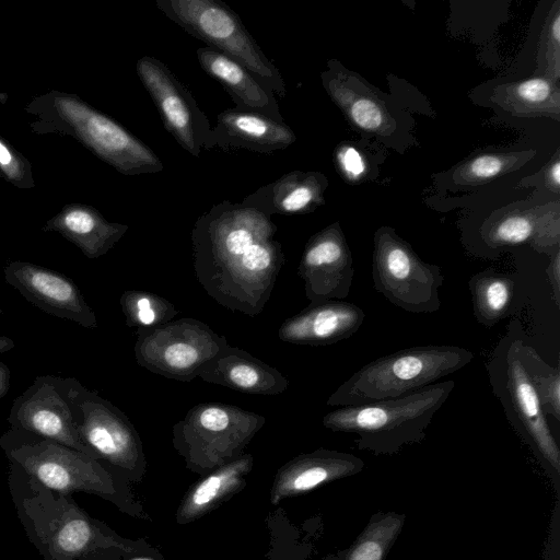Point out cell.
I'll return each mask as SVG.
<instances>
[{
  "mask_svg": "<svg viewBox=\"0 0 560 560\" xmlns=\"http://www.w3.org/2000/svg\"><path fill=\"white\" fill-rule=\"evenodd\" d=\"M271 217L224 200L201 214L191 231L196 278L223 307L249 316L268 303L285 262Z\"/></svg>",
  "mask_w": 560,
  "mask_h": 560,
  "instance_id": "1",
  "label": "cell"
},
{
  "mask_svg": "<svg viewBox=\"0 0 560 560\" xmlns=\"http://www.w3.org/2000/svg\"><path fill=\"white\" fill-rule=\"evenodd\" d=\"M8 487L18 518L43 560H80L105 550L160 556L145 541L119 536L90 516L71 495L46 488L12 463Z\"/></svg>",
  "mask_w": 560,
  "mask_h": 560,
  "instance_id": "2",
  "label": "cell"
},
{
  "mask_svg": "<svg viewBox=\"0 0 560 560\" xmlns=\"http://www.w3.org/2000/svg\"><path fill=\"white\" fill-rule=\"evenodd\" d=\"M0 447L9 463L55 492L63 495L74 492L95 494L130 516L149 520L129 481L82 452L11 428L1 435Z\"/></svg>",
  "mask_w": 560,
  "mask_h": 560,
  "instance_id": "3",
  "label": "cell"
},
{
  "mask_svg": "<svg viewBox=\"0 0 560 560\" xmlns=\"http://www.w3.org/2000/svg\"><path fill=\"white\" fill-rule=\"evenodd\" d=\"M474 353L452 345L415 346L377 358L346 380L328 397L330 407L397 398L457 372Z\"/></svg>",
  "mask_w": 560,
  "mask_h": 560,
  "instance_id": "4",
  "label": "cell"
},
{
  "mask_svg": "<svg viewBox=\"0 0 560 560\" xmlns=\"http://www.w3.org/2000/svg\"><path fill=\"white\" fill-rule=\"evenodd\" d=\"M454 387L455 382L446 380L401 397L339 407L326 413L322 423L334 432L357 434L361 448L395 452L404 444L423 439Z\"/></svg>",
  "mask_w": 560,
  "mask_h": 560,
  "instance_id": "5",
  "label": "cell"
},
{
  "mask_svg": "<svg viewBox=\"0 0 560 560\" xmlns=\"http://www.w3.org/2000/svg\"><path fill=\"white\" fill-rule=\"evenodd\" d=\"M158 9L190 35L244 67L272 95L287 86L240 16L219 0H156Z\"/></svg>",
  "mask_w": 560,
  "mask_h": 560,
  "instance_id": "6",
  "label": "cell"
},
{
  "mask_svg": "<svg viewBox=\"0 0 560 560\" xmlns=\"http://www.w3.org/2000/svg\"><path fill=\"white\" fill-rule=\"evenodd\" d=\"M265 422L234 405L201 402L173 425L172 443L187 468L208 474L241 456Z\"/></svg>",
  "mask_w": 560,
  "mask_h": 560,
  "instance_id": "7",
  "label": "cell"
},
{
  "mask_svg": "<svg viewBox=\"0 0 560 560\" xmlns=\"http://www.w3.org/2000/svg\"><path fill=\"white\" fill-rule=\"evenodd\" d=\"M521 326L512 322L487 363L489 382L506 419L535 451L560 471V451L538 395L523 363Z\"/></svg>",
  "mask_w": 560,
  "mask_h": 560,
  "instance_id": "8",
  "label": "cell"
},
{
  "mask_svg": "<svg viewBox=\"0 0 560 560\" xmlns=\"http://www.w3.org/2000/svg\"><path fill=\"white\" fill-rule=\"evenodd\" d=\"M71 397L80 440L89 455L128 481L140 482L147 471V458L140 435L127 415L74 377Z\"/></svg>",
  "mask_w": 560,
  "mask_h": 560,
  "instance_id": "9",
  "label": "cell"
},
{
  "mask_svg": "<svg viewBox=\"0 0 560 560\" xmlns=\"http://www.w3.org/2000/svg\"><path fill=\"white\" fill-rule=\"evenodd\" d=\"M372 280L378 293L406 312L427 314L441 307V268L423 261L389 226L374 234Z\"/></svg>",
  "mask_w": 560,
  "mask_h": 560,
  "instance_id": "10",
  "label": "cell"
},
{
  "mask_svg": "<svg viewBox=\"0 0 560 560\" xmlns=\"http://www.w3.org/2000/svg\"><path fill=\"white\" fill-rule=\"evenodd\" d=\"M136 336L137 363L154 374L179 382L196 378L200 368L228 345L224 336L190 317L138 329Z\"/></svg>",
  "mask_w": 560,
  "mask_h": 560,
  "instance_id": "11",
  "label": "cell"
},
{
  "mask_svg": "<svg viewBox=\"0 0 560 560\" xmlns=\"http://www.w3.org/2000/svg\"><path fill=\"white\" fill-rule=\"evenodd\" d=\"M8 422L11 429L56 441L89 455L77 428L71 377L36 376L13 400Z\"/></svg>",
  "mask_w": 560,
  "mask_h": 560,
  "instance_id": "12",
  "label": "cell"
},
{
  "mask_svg": "<svg viewBox=\"0 0 560 560\" xmlns=\"http://www.w3.org/2000/svg\"><path fill=\"white\" fill-rule=\"evenodd\" d=\"M136 70L164 128L185 151L198 158L201 150L208 149L211 126L189 90L154 57H141Z\"/></svg>",
  "mask_w": 560,
  "mask_h": 560,
  "instance_id": "13",
  "label": "cell"
},
{
  "mask_svg": "<svg viewBox=\"0 0 560 560\" xmlns=\"http://www.w3.org/2000/svg\"><path fill=\"white\" fill-rule=\"evenodd\" d=\"M298 273L311 303L343 300L349 295L354 276L353 259L339 222L307 241Z\"/></svg>",
  "mask_w": 560,
  "mask_h": 560,
  "instance_id": "14",
  "label": "cell"
},
{
  "mask_svg": "<svg viewBox=\"0 0 560 560\" xmlns=\"http://www.w3.org/2000/svg\"><path fill=\"white\" fill-rule=\"evenodd\" d=\"M3 273L7 283L40 311L84 328L98 327L95 312L66 275L27 261H11Z\"/></svg>",
  "mask_w": 560,
  "mask_h": 560,
  "instance_id": "15",
  "label": "cell"
},
{
  "mask_svg": "<svg viewBox=\"0 0 560 560\" xmlns=\"http://www.w3.org/2000/svg\"><path fill=\"white\" fill-rule=\"evenodd\" d=\"M480 238L489 249L528 245L551 256L560 249V202L497 210L482 223Z\"/></svg>",
  "mask_w": 560,
  "mask_h": 560,
  "instance_id": "16",
  "label": "cell"
},
{
  "mask_svg": "<svg viewBox=\"0 0 560 560\" xmlns=\"http://www.w3.org/2000/svg\"><path fill=\"white\" fill-rule=\"evenodd\" d=\"M62 108L84 140L119 172L142 175L163 170V163L147 144L108 117L66 101Z\"/></svg>",
  "mask_w": 560,
  "mask_h": 560,
  "instance_id": "17",
  "label": "cell"
},
{
  "mask_svg": "<svg viewBox=\"0 0 560 560\" xmlns=\"http://www.w3.org/2000/svg\"><path fill=\"white\" fill-rule=\"evenodd\" d=\"M364 318L363 310L350 302H314L287 318L279 327L278 338L298 346H328L354 335Z\"/></svg>",
  "mask_w": 560,
  "mask_h": 560,
  "instance_id": "18",
  "label": "cell"
},
{
  "mask_svg": "<svg viewBox=\"0 0 560 560\" xmlns=\"http://www.w3.org/2000/svg\"><path fill=\"white\" fill-rule=\"evenodd\" d=\"M322 73L323 85L351 125L372 135L386 136L395 129V120L385 103L357 74L329 60Z\"/></svg>",
  "mask_w": 560,
  "mask_h": 560,
  "instance_id": "19",
  "label": "cell"
},
{
  "mask_svg": "<svg viewBox=\"0 0 560 560\" xmlns=\"http://www.w3.org/2000/svg\"><path fill=\"white\" fill-rule=\"evenodd\" d=\"M295 140L293 130L285 122L262 114L230 108L218 115L217 124L211 128L208 149L271 153L287 149Z\"/></svg>",
  "mask_w": 560,
  "mask_h": 560,
  "instance_id": "20",
  "label": "cell"
},
{
  "mask_svg": "<svg viewBox=\"0 0 560 560\" xmlns=\"http://www.w3.org/2000/svg\"><path fill=\"white\" fill-rule=\"evenodd\" d=\"M198 377L252 395H278L289 386L288 378L280 371L229 343L200 368Z\"/></svg>",
  "mask_w": 560,
  "mask_h": 560,
  "instance_id": "21",
  "label": "cell"
},
{
  "mask_svg": "<svg viewBox=\"0 0 560 560\" xmlns=\"http://www.w3.org/2000/svg\"><path fill=\"white\" fill-rule=\"evenodd\" d=\"M362 466L351 454L317 450L301 454L285 463L277 471L270 492V501H280L308 492L318 486L349 476Z\"/></svg>",
  "mask_w": 560,
  "mask_h": 560,
  "instance_id": "22",
  "label": "cell"
},
{
  "mask_svg": "<svg viewBox=\"0 0 560 560\" xmlns=\"http://www.w3.org/2000/svg\"><path fill=\"white\" fill-rule=\"evenodd\" d=\"M328 186L319 172H290L276 182L264 185L246 196L242 205L253 207L265 214H304L313 212L325 202Z\"/></svg>",
  "mask_w": 560,
  "mask_h": 560,
  "instance_id": "23",
  "label": "cell"
},
{
  "mask_svg": "<svg viewBox=\"0 0 560 560\" xmlns=\"http://www.w3.org/2000/svg\"><path fill=\"white\" fill-rule=\"evenodd\" d=\"M197 59L203 71L231 95L236 108L284 122L276 96L240 63L210 47L198 48Z\"/></svg>",
  "mask_w": 560,
  "mask_h": 560,
  "instance_id": "24",
  "label": "cell"
},
{
  "mask_svg": "<svg viewBox=\"0 0 560 560\" xmlns=\"http://www.w3.org/2000/svg\"><path fill=\"white\" fill-rule=\"evenodd\" d=\"M254 458L242 454L232 462L206 474L183 498L176 521L185 525L209 513L246 485V476L252 471Z\"/></svg>",
  "mask_w": 560,
  "mask_h": 560,
  "instance_id": "25",
  "label": "cell"
},
{
  "mask_svg": "<svg viewBox=\"0 0 560 560\" xmlns=\"http://www.w3.org/2000/svg\"><path fill=\"white\" fill-rule=\"evenodd\" d=\"M492 101L515 116L560 120L559 83L542 75L501 84L493 90Z\"/></svg>",
  "mask_w": 560,
  "mask_h": 560,
  "instance_id": "26",
  "label": "cell"
},
{
  "mask_svg": "<svg viewBox=\"0 0 560 560\" xmlns=\"http://www.w3.org/2000/svg\"><path fill=\"white\" fill-rule=\"evenodd\" d=\"M468 288L476 320L492 328L516 310L518 283L512 275L489 268L470 277Z\"/></svg>",
  "mask_w": 560,
  "mask_h": 560,
  "instance_id": "27",
  "label": "cell"
},
{
  "mask_svg": "<svg viewBox=\"0 0 560 560\" xmlns=\"http://www.w3.org/2000/svg\"><path fill=\"white\" fill-rule=\"evenodd\" d=\"M56 229L74 242L88 258L94 259L106 254L128 226L108 223L90 210L74 209L62 217Z\"/></svg>",
  "mask_w": 560,
  "mask_h": 560,
  "instance_id": "28",
  "label": "cell"
},
{
  "mask_svg": "<svg viewBox=\"0 0 560 560\" xmlns=\"http://www.w3.org/2000/svg\"><path fill=\"white\" fill-rule=\"evenodd\" d=\"M534 151L485 152L457 165L452 174L455 184L478 186L520 168L529 161Z\"/></svg>",
  "mask_w": 560,
  "mask_h": 560,
  "instance_id": "29",
  "label": "cell"
},
{
  "mask_svg": "<svg viewBox=\"0 0 560 560\" xmlns=\"http://www.w3.org/2000/svg\"><path fill=\"white\" fill-rule=\"evenodd\" d=\"M119 304L130 328L145 329L172 320L178 310L167 299L149 291L127 290Z\"/></svg>",
  "mask_w": 560,
  "mask_h": 560,
  "instance_id": "30",
  "label": "cell"
},
{
  "mask_svg": "<svg viewBox=\"0 0 560 560\" xmlns=\"http://www.w3.org/2000/svg\"><path fill=\"white\" fill-rule=\"evenodd\" d=\"M521 353L523 363L530 376L546 416L560 420V372L557 368L545 362L538 352L522 342Z\"/></svg>",
  "mask_w": 560,
  "mask_h": 560,
  "instance_id": "31",
  "label": "cell"
},
{
  "mask_svg": "<svg viewBox=\"0 0 560 560\" xmlns=\"http://www.w3.org/2000/svg\"><path fill=\"white\" fill-rule=\"evenodd\" d=\"M537 75L557 83L560 80V1H555L548 12L537 46Z\"/></svg>",
  "mask_w": 560,
  "mask_h": 560,
  "instance_id": "32",
  "label": "cell"
},
{
  "mask_svg": "<svg viewBox=\"0 0 560 560\" xmlns=\"http://www.w3.org/2000/svg\"><path fill=\"white\" fill-rule=\"evenodd\" d=\"M400 527V517L390 515L380 518L366 529L346 560H383Z\"/></svg>",
  "mask_w": 560,
  "mask_h": 560,
  "instance_id": "33",
  "label": "cell"
},
{
  "mask_svg": "<svg viewBox=\"0 0 560 560\" xmlns=\"http://www.w3.org/2000/svg\"><path fill=\"white\" fill-rule=\"evenodd\" d=\"M335 160L340 174L349 182H359L366 174L364 156L351 144L343 143L336 148Z\"/></svg>",
  "mask_w": 560,
  "mask_h": 560,
  "instance_id": "34",
  "label": "cell"
},
{
  "mask_svg": "<svg viewBox=\"0 0 560 560\" xmlns=\"http://www.w3.org/2000/svg\"><path fill=\"white\" fill-rule=\"evenodd\" d=\"M520 186H537L556 195L560 194V153L553 156L535 175L524 178Z\"/></svg>",
  "mask_w": 560,
  "mask_h": 560,
  "instance_id": "35",
  "label": "cell"
},
{
  "mask_svg": "<svg viewBox=\"0 0 560 560\" xmlns=\"http://www.w3.org/2000/svg\"><path fill=\"white\" fill-rule=\"evenodd\" d=\"M549 282L551 285L552 298L556 306L560 307V249L551 255V260L547 269Z\"/></svg>",
  "mask_w": 560,
  "mask_h": 560,
  "instance_id": "36",
  "label": "cell"
},
{
  "mask_svg": "<svg viewBox=\"0 0 560 560\" xmlns=\"http://www.w3.org/2000/svg\"><path fill=\"white\" fill-rule=\"evenodd\" d=\"M11 387V371L0 361V399L3 398Z\"/></svg>",
  "mask_w": 560,
  "mask_h": 560,
  "instance_id": "37",
  "label": "cell"
},
{
  "mask_svg": "<svg viewBox=\"0 0 560 560\" xmlns=\"http://www.w3.org/2000/svg\"><path fill=\"white\" fill-rule=\"evenodd\" d=\"M120 556H122V555L118 551L105 550V551L90 553V555L81 558L80 560H116Z\"/></svg>",
  "mask_w": 560,
  "mask_h": 560,
  "instance_id": "38",
  "label": "cell"
},
{
  "mask_svg": "<svg viewBox=\"0 0 560 560\" xmlns=\"http://www.w3.org/2000/svg\"><path fill=\"white\" fill-rule=\"evenodd\" d=\"M15 347V342L8 336L0 335V354L10 351Z\"/></svg>",
  "mask_w": 560,
  "mask_h": 560,
  "instance_id": "39",
  "label": "cell"
},
{
  "mask_svg": "<svg viewBox=\"0 0 560 560\" xmlns=\"http://www.w3.org/2000/svg\"><path fill=\"white\" fill-rule=\"evenodd\" d=\"M11 162L9 150L0 142V164L7 165Z\"/></svg>",
  "mask_w": 560,
  "mask_h": 560,
  "instance_id": "40",
  "label": "cell"
},
{
  "mask_svg": "<svg viewBox=\"0 0 560 560\" xmlns=\"http://www.w3.org/2000/svg\"><path fill=\"white\" fill-rule=\"evenodd\" d=\"M129 560H155V559L149 558V557H137V558H132V559H129Z\"/></svg>",
  "mask_w": 560,
  "mask_h": 560,
  "instance_id": "41",
  "label": "cell"
},
{
  "mask_svg": "<svg viewBox=\"0 0 560 560\" xmlns=\"http://www.w3.org/2000/svg\"><path fill=\"white\" fill-rule=\"evenodd\" d=\"M1 313H2V308H1V306H0V314H1Z\"/></svg>",
  "mask_w": 560,
  "mask_h": 560,
  "instance_id": "42",
  "label": "cell"
}]
</instances>
